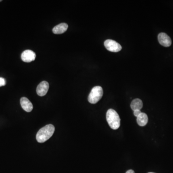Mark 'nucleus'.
I'll return each instance as SVG.
<instances>
[{"label": "nucleus", "instance_id": "obj_15", "mask_svg": "<svg viewBox=\"0 0 173 173\" xmlns=\"http://www.w3.org/2000/svg\"><path fill=\"white\" fill-rule=\"evenodd\" d=\"M153 173V172H150V173Z\"/></svg>", "mask_w": 173, "mask_h": 173}, {"label": "nucleus", "instance_id": "obj_10", "mask_svg": "<svg viewBox=\"0 0 173 173\" xmlns=\"http://www.w3.org/2000/svg\"><path fill=\"white\" fill-rule=\"evenodd\" d=\"M137 122L140 126H144L147 124L148 122V117L145 113H141L137 118Z\"/></svg>", "mask_w": 173, "mask_h": 173}, {"label": "nucleus", "instance_id": "obj_1", "mask_svg": "<svg viewBox=\"0 0 173 173\" xmlns=\"http://www.w3.org/2000/svg\"><path fill=\"white\" fill-rule=\"evenodd\" d=\"M55 131V127L52 125L45 126L40 129L36 135V140L39 143H43L52 136Z\"/></svg>", "mask_w": 173, "mask_h": 173}, {"label": "nucleus", "instance_id": "obj_8", "mask_svg": "<svg viewBox=\"0 0 173 173\" xmlns=\"http://www.w3.org/2000/svg\"><path fill=\"white\" fill-rule=\"evenodd\" d=\"M20 104L22 108L27 112H31L33 108L32 103L26 97H22L21 98Z\"/></svg>", "mask_w": 173, "mask_h": 173}, {"label": "nucleus", "instance_id": "obj_12", "mask_svg": "<svg viewBox=\"0 0 173 173\" xmlns=\"http://www.w3.org/2000/svg\"><path fill=\"white\" fill-rule=\"evenodd\" d=\"M7 82L3 77H0V86H4L6 85Z\"/></svg>", "mask_w": 173, "mask_h": 173}, {"label": "nucleus", "instance_id": "obj_4", "mask_svg": "<svg viewBox=\"0 0 173 173\" xmlns=\"http://www.w3.org/2000/svg\"><path fill=\"white\" fill-rule=\"evenodd\" d=\"M104 46L109 51L118 52L122 49V47L118 42L112 40H107L104 42Z\"/></svg>", "mask_w": 173, "mask_h": 173}, {"label": "nucleus", "instance_id": "obj_5", "mask_svg": "<svg viewBox=\"0 0 173 173\" xmlns=\"http://www.w3.org/2000/svg\"><path fill=\"white\" fill-rule=\"evenodd\" d=\"M36 53L30 50H27L22 52L21 54V59L26 63H30L33 61L36 58Z\"/></svg>", "mask_w": 173, "mask_h": 173}, {"label": "nucleus", "instance_id": "obj_13", "mask_svg": "<svg viewBox=\"0 0 173 173\" xmlns=\"http://www.w3.org/2000/svg\"><path fill=\"white\" fill-rule=\"evenodd\" d=\"M133 112L134 115L136 117H137L142 113V112H141V111L140 110H136L134 111Z\"/></svg>", "mask_w": 173, "mask_h": 173}, {"label": "nucleus", "instance_id": "obj_16", "mask_svg": "<svg viewBox=\"0 0 173 173\" xmlns=\"http://www.w3.org/2000/svg\"><path fill=\"white\" fill-rule=\"evenodd\" d=\"M2 0H0V2H2Z\"/></svg>", "mask_w": 173, "mask_h": 173}, {"label": "nucleus", "instance_id": "obj_2", "mask_svg": "<svg viewBox=\"0 0 173 173\" xmlns=\"http://www.w3.org/2000/svg\"><path fill=\"white\" fill-rule=\"evenodd\" d=\"M106 119L109 125L112 129L116 130L120 127V117L114 109H110L107 111Z\"/></svg>", "mask_w": 173, "mask_h": 173}, {"label": "nucleus", "instance_id": "obj_11", "mask_svg": "<svg viewBox=\"0 0 173 173\" xmlns=\"http://www.w3.org/2000/svg\"><path fill=\"white\" fill-rule=\"evenodd\" d=\"M131 106L133 111L136 110H141L142 108L143 107V102L141 100L136 99L132 101Z\"/></svg>", "mask_w": 173, "mask_h": 173}, {"label": "nucleus", "instance_id": "obj_9", "mask_svg": "<svg viewBox=\"0 0 173 173\" xmlns=\"http://www.w3.org/2000/svg\"><path fill=\"white\" fill-rule=\"evenodd\" d=\"M68 26L67 23H62L53 27L52 32L55 34H61L65 33L67 29Z\"/></svg>", "mask_w": 173, "mask_h": 173}, {"label": "nucleus", "instance_id": "obj_7", "mask_svg": "<svg viewBox=\"0 0 173 173\" xmlns=\"http://www.w3.org/2000/svg\"><path fill=\"white\" fill-rule=\"evenodd\" d=\"M49 88V84L48 82L46 81L42 82L37 88V93L40 96H44L47 94Z\"/></svg>", "mask_w": 173, "mask_h": 173}, {"label": "nucleus", "instance_id": "obj_3", "mask_svg": "<svg viewBox=\"0 0 173 173\" xmlns=\"http://www.w3.org/2000/svg\"><path fill=\"white\" fill-rule=\"evenodd\" d=\"M103 89L101 86H95L92 88L89 97L88 101L92 104H95L99 101L103 96Z\"/></svg>", "mask_w": 173, "mask_h": 173}, {"label": "nucleus", "instance_id": "obj_6", "mask_svg": "<svg viewBox=\"0 0 173 173\" xmlns=\"http://www.w3.org/2000/svg\"><path fill=\"white\" fill-rule=\"evenodd\" d=\"M158 39L160 44L164 47H169L172 44V41L170 37L165 33H160L158 35Z\"/></svg>", "mask_w": 173, "mask_h": 173}, {"label": "nucleus", "instance_id": "obj_14", "mask_svg": "<svg viewBox=\"0 0 173 173\" xmlns=\"http://www.w3.org/2000/svg\"><path fill=\"white\" fill-rule=\"evenodd\" d=\"M126 173H135L134 171L132 170H129Z\"/></svg>", "mask_w": 173, "mask_h": 173}]
</instances>
